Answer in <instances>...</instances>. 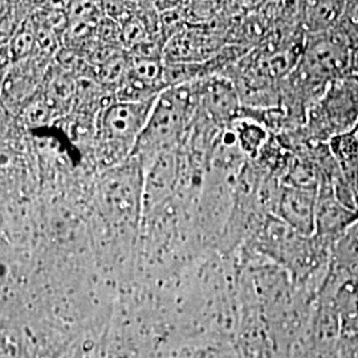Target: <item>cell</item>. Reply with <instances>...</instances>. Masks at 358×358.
Returning a JSON list of instances; mask_svg holds the SVG:
<instances>
[{"label": "cell", "instance_id": "cell-12", "mask_svg": "<svg viewBox=\"0 0 358 358\" xmlns=\"http://www.w3.org/2000/svg\"><path fill=\"white\" fill-rule=\"evenodd\" d=\"M51 96L53 100H59L60 103H64L68 99H71L73 88L71 85V83L66 81V78L59 77V78H53L51 84Z\"/></svg>", "mask_w": 358, "mask_h": 358}, {"label": "cell", "instance_id": "cell-3", "mask_svg": "<svg viewBox=\"0 0 358 358\" xmlns=\"http://www.w3.org/2000/svg\"><path fill=\"white\" fill-rule=\"evenodd\" d=\"M353 50L344 36L332 29L316 35L309 43L303 57L304 80L327 88L333 81L352 75Z\"/></svg>", "mask_w": 358, "mask_h": 358}, {"label": "cell", "instance_id": "cell-6", "mask_svg": "<svg viewBox=\"0 0 358 358\" xmlns=\"http://www.w3.org/2000/svg\"><path fill=\"white\" fill-rule=\"evenodd\" d=\"M346 3L341 1H316L308 6V26L315 35L329 32L338 24Z\"/></svg>", "mask_w": 358, "mask_h": 358}, {"label": "cell", "instance_id": "cell-7", "mask_svg": "<svg viewBox=\"0 0 358 358\" xmlns=\"http://www.w3.org/2000/svg\"><path fill=\"white\" fill-rule=\"evenodd\" d=\"M174 176H176V170H174L173 158L169 154L161 155L155 161V165L150 173V178L148 180L146 194H145L148 202H154L158 198H162L164 192H166L170 189Z\"/></svg>", "mask_w": 358, "mask_h": 358}, {"label": "cell", "instance_id": "cell-10", "mask_svg": "<svg viewBox=\"0 0 358 358\" xmlns=\"http://www.w3.org/2000/svg\"><path fill=\"white\" fill-rule=\"evenodd\" d=\"M210 106L213 110H217L219 115H230L232 103L231 94H227V90L222 85H217L215 90H211L210 94Z\"/></svg>", "mask_w": 358, "mask_h": 358}, {"label": "cell", "instance_id": "cell-15", "mask_svg": "<svg viewBox=\"0 0 358 358\" xmlns=\"http://www.w3.org/2000/svg\"><path fill=\"white\" fill-rule=\"evenodd\" d=\"M352 76L355 77V78H356V80H357V83H358V75H352Z\"/></svg>", "mask_w": 358, "mask_h": 358}, {"label": "cell", "instance_id": "cell-2", "mask_svg": "<svg viewBox=\"0 0 358 358\" xmlns=\"http://www.w3.org/2000/svg\"><path fill=\"white\" fill-rule=\"evenodd\" d=\"M154 106L149 103H110L100 117V137L106 154L112 159H120L133 153L149 121V112Z\"/></svg>", "mask_w": 358, "mask_h": 358}, {"label": "cell", "instance_id": "cell-5", "mask_svg": "<svg viewBox=\"0 0 358 358\" xmlns=\"http://www.w3.org/2000/svg\"><path fill=\"white\" fill-rule=\"evenodd\" d=\"M317 202L316 194L307 189H291L282 195L280 202L282 215L296 230L310 232L316 222Z\"/></svg>", "mask_w": 358, "mask_h": 358}, {"label": "cell", "instance_id": "cell-4", "mask_svg": "<svg viewBox=\"0 0 358 358\" xmlns=\"http://www.w3.org/2000/svg\"><path fill=\"white\" fill-rule=\"evenodd\" d=\"M179 125L180 118L176 103H170V100L164 96L153 106V115L149 117V121L143 129L137 145H145V148L149 149H153L155 146H164L176 136Z\"/></svg>", "mask_w": 358, "mask_h": 358}, {"label": "cell", "instance_id": "cell-8", "mask_svg": "<svg viewBox=\"0 0 358 358\" xmlns=\"http://www.w3.org/2000/svg\"><path fill=\"white\" fill-rule=\"evenodd\" d=\"M130 60L124 56L115 55L113 59L106 62L100 68V80L106 84H115L118 81H125L129 73Z\"/></svg>", "mask_w": 358, "mask_h": 358}, {"label": "cell", "instance_id": "cell-11", "mask_svg": "<svg viewBox=\"0 0 358 358\" xmlns=\"http://www.w3.org/2000/svg\"><path fill=\"white\" fill-rule=\"evenodd\" d=\"M263 140H264V131L262 129L254 127V125L242 129L241 141L247 152L256 153Z\"/></svg>", "mask_w": 358, "mask_h": 358}, {"label": "cell", "instance_id": "cell-14", "mask_svg": "<svg viewBox=\"0 0 358 358\" xmlns=\"http://www.w3.org/2000/svg\"><path fill=\"white\" fill-rule=\"evenodd\" d=\"M352 75H358V48L353 53V60H352Z\"/></svg>", "mask_w": 358, "mask_h": 358}, {"label": "cell", "instance_id": "cell-13", "mask_svg": "<svg viewBox=\"0 0 358 358\" xmlns=\"http://www.w3.org/2000/svg\"><path fill=\"white\" fill-rule=\"evenodd\" d=\"M352 189H353V192H355V198H356V205L358 207V164L356 169H355V173H353V176H352Z\"/></svg>", "mask_w": 358, "mask_h": 358}, {"label": "cell", "instance_id": "cell-9", "mask_svg": "<svg viewBox=\"0 0 358 358\" xmlns=\"http://www.w3.org/2000/svg\"><path fill=\"white\" fill-rule=\"evenodd\" d=\"M35 36L36 35L31 27H22V29H19L15 34V36L10 43V55L13 60L24 59L27 55H29L36 40Z\"/></svg>", "mask_w": 358, "mask_h": 358}, {"label": "cell", "instance_id": "cell-1", "mask_svg": "<svg viewBox=\"0 0 358 358\" xmlns=\"http://www.w3.org/2000/svg\"><path fill=\"white\" fill-rule=\"evenodd\" d=\"M309 127L315 137L332 141L358 127V83L348 76L322 90L309 110Z\"/></svg>", "mask_w": 358, "mask_h": 358}]
</instances>
